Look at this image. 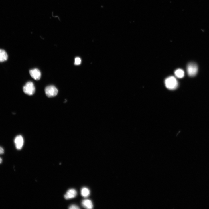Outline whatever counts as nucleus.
Returning <instances> with one entry per match:
<instances>
[{"label": "nucleus", "instance_id": "11", "mask_svg": "<svg viewBox=\"0 0 209 209\" xmlns=\"http://www.w3.org/2000/svg\"><path fill=\"white\" fill-rule=\"evenodd\" d=\"M174 74L177 77L179 78H182L184 76V72L182 70L178 69L175 71Z\"/></svg>", "mask_w": 209, "mask_h": 209}, {"label": "nucleus", "instance_id": "15", "mask_svg": "<svg viewBox=\"0 0 209 209\" xmlns=\"http://www.w3.org/2000/svg\"><path fill=\"white\" fill-rule=\"evenodd\" d=\"M2 161L3 160L0 157V164H1L2 163Z\"/></svg>", "mask_w": 209, "mask_h": 209}, {"label": "nucleus", "instance_id": "2", "mask_svg": "<svg viewBox=\"0 0 209 209\" xmlns=\"http://www.w3.org/2000/svg\"><path fill=\"white\" fill-rule=\"evenodd\" d=\"M198 67L196 64L194 62H191L188 64L187 67V72L190 76H195L198 73Z\"/></svg>", "mask_w": 209, "mask_h": 209}, {"label": "nucleus", "instance_id": "12", "mask_svg": "<svg viewBox=\"0 0 209 209\" xmlns=\"http://www.w3.org/2000/svg\"><path fill=\"white\" fill-rule=\"evenodd\" d=\"M81 62V60L79 57H76L75 58L74 64L76 65H80Z\"/></svg>", "mask_w": 209, "mask_h": 209}, {"label": "nucleus", "instance_id": "6", "mask_svg": "<svg viewBox=\"0 0 209 209\" xmlns=\"http://www.w3.org/2000/svg\"><path fill=\"white\" fill-rule=\"evenodd\" d=\"M29 73L31 76L35 80H39L41 78V73L38 69H34L30 70Z\"/></svg>", "mask_w": 209, "mask_h": 209}, {"label": "nucleus", "instance_id": "9", "mask_svg": "<svg viewBox=\"0 0 209 209\" xmlns=\"http://www.w3.org/2000/svg\"><path fill=\"white\" fill-rule=\"evenodd\" d=\"M8 58L7 54L6 51L0 49V62H4L7 60Z\"/></svg>", "mask_w": 209, "mask_h": 209}, {"label": "nucleus", "instance_id": "3", "mask_svg": "<svg viewBox=\"0 0 209 209\" xmlns=\"http://www.w3.org/2000/svg\"><path fill=\"white\" fill-rule=\"evenodd\" d=\"M23 91L26 94L29 95H33L35 91V88L33 83L31 82H27L23 87Z\"/></svg>", "mask_w": 209, "mask_h": 209}, {"label": "nucleus", "instance_id": "1", "mask_svg": "<svg viewBox=\"0 0 209 209\" xmlns=\"http://www.w3.org/2000/svg\"><path fill=\"white\" fill-rule=\"evenodd\" d=\"M165 84L167 88L170 90H174L177 88L178 82L176 78L171 76L167 78L165 80Z\"/></svg>", "mask_w": 209, "mask_h": 209}, {"label": "nucleus", "instance_id": "5", "mask_svg": "<svg viewBox=\"0 0 209 209\" xmlns=\"http://www.w3.org/2000/svg\"><path fill=\"white\" fill-rule=\"evenodd\" d=\"M14 143L16 148L18 150H21L23 145L24 139L21 135L16 137L14 139Z\"/></svg>", "mask_w": 209, "mask_h": 209}, {"label": "nucleus", "instance_id": "7", "mask_svg": "<svg viewBox=\"0 0 209 209\" xmlns=\"http://www.w3.org/2000/svg\"><path fill=\"white\" fill-rule=\"evenodd\" d=\"M77 194V192L75 189H70L67 191L66 193L64 196V198L67 200L71 199L76 197Z\"/></svg>", "mask_w": 209, "mask_h": 209}, {"label": "nucleus", "instance_id": "10", "mask_svg": "<svg viewBox=\"0 0 209 209\" xmlns=\"http://www.w3.org/2000/svg\"><path fill=\"white\" fill-rule=\"evenodd\" d=\"M81 195L84 198H87L89 196L90 194V190L87 188L84 187L81 190Z\"/></svg>", "mask_w": 209, "mask_h": 209}, {"label": "nucleus", "instance_id": "8", "mask_svg": "<svg viewBox=\"0 0 209 209\" xmlns=\"http://www.w3.org/2000/svg\"><path fill=\"white\" fill-rule=\"evenodd\" d=\"M82 204L84 207L88 209H92L93 206L92 201L88 199L84 200L82 201Z\"/></svg>", "mask_w": 209, "mask_h": 209}, {"label": "nucleus", "instance_id": "14", "mask_svg": "<svg viewBox=\"0 0 209 209\" xmlns=\"http://www.w3.org/2000/svg\"><path fill=\"white\" fill-rule=\"evenodd\" d=\"M4 153V150L3 148L0 147V154H2Z\"/></svg>", "mask_w": 209, "mask_h": 209}, {"label": "nucleus", "instance_id": "4", "mask_svg": "<svg viewBox=\"0 0 209 209\" xmlns=\"http://www.w3.org/2000/svg\"><path fill=\"white\" fill-rule=\"evenodd\" d=\"M46 95L48 97L52 98L57 95L58 90L54 86L51 85L46 87L45 89Z\"/></svg>", "mask_w": 209, "mask_h": 209}, {"label": "nucleus", "instance_id": "13", "mask_svg": "<svg viewBox=\"0 0 209 209\" xmlns=\"http://www.w3.org/2000/svg\"><path fill=\"white\" fill-rule=\"evenodd\" d=\"M69 208L70 209H79L80 208L77 205H73L70 206L69 207Z\"/></svg>", "mask_w": 209, "mask_h": 209}]
</instances>
